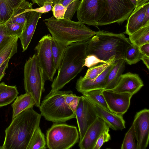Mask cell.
<instances>
[{
    "label": "cell",
    "mask_w": 149,
    "mask_h": 149,
    "mask_svg": "<svg viewBox=\"0 0 149 149\" xmlns=\"http://www.w3.org/2000/svg\"><path fill=\"white\" fill-rule=\"evenodd\" d=\"M142 55L139 47L132 43L126 51L124 59L129 65L134 64L141 60Z\"/></svg>",
    "instance_id": "cell-30"
},
{
    "label": "cell",
    "mask_w": 149,
    "mask_h": 149,
    "mask_svg": "<svg viewBox=\"0 0 149 149\" xmlns=\"http://www.w3.org/2000/svg\"><path fill=\"white\" fill-rule=\"evenodd\" d=\"M32 6L33 4L25 0L14 10L7 22H17L24 26L29 11L33 9Z\"/></svg>",
    "instance_id": "cell-25"
},
{
    "label": "cell",
    "mask_w": 149,
    "mask_h": 149,
    "mask_svg": "<svg viewBox=\"0 0 149 149\" xmlns=\"http://www.w3.org/2000/svg\"><path fill=\"white\" fill-rule=\"evenodd\" d=\"M6 35L7 37L19 38L23 30L24 25L17 23L6 22L5 23Z\"/></svg>",
    "instance_id": "cell-34"
},
{
    "label": "cell",
    "mask_w": 149,
    "mask_h": 149,
    "mask_svg": "<svg viewBox=\"0 0 149 149\" xmlns=\"http://www.w3.org/2000/svg\"><path fill=\"white\" fill-rule=\"evenodd\" d=\"M106 11L105 0H81L77 10V17L84 24L97 27Z\"/></svg>",
    "instance_id": "cell-8"
},
{
    "label": "cell",
    "mask_w": 149,
    "mask_h": 149,
    "mask_svg": "<svg viewBox=\"0 0 149 149\" xmlns=\"http://www.w3.org/2000/svg\"><path fill=\"white\" fill-rule=\"evenodd\" d=\"M90 102L94 108L97 116L101 119L109 128L115 130H122L125 128V122L122 115L115 114L94 102Z\"/></svg>",
    "instance_id": "cell-18"
},
{
    "label": "cell",
    "mask_w": 149,
    "mask_h": 149,
    "mask_svg": "<svg viewBox=\"0 0 149 149\" xmlns=\"http://www.w3.org/2000/svg\"><path fill=\"white\" fill-rule=\"evenodd\" d=\"M133 125L132 124L126 134L122 144L121 149H136L137 144Z\"/></svg>",
    "instance_id": "cell-32"
},
{
    "label": "cell",
    "mask_w": 149,
    "mask_h": 149,
    "mask_svg": "<svg viewBox=\"0 0 149 149\" xmlns=\"http://www.w3.org/2000/svg\"><path fill=\"white\" fill-rule=\"evenodd\" d=\"M35 102L31 95L27 93L17 96L12 104V119L26 109L33 107Z\"/></svg>",
    "instance_id": "cell-22"
},
{
    "label": "cell",
    "mask_w": 149,
    "mask_h": 149,
    "mask_svg": "<svg viewBox=\"0 0 149 149\" xmlns=\"http://www.w3.org/2000/svg\"><path fill=\"white\" fill-rule=\"evenodd\" d=\"M108 127L101 119L97 117L88 127L83 137L79 141V148L93 149L100 134Z\"/></svg>",
    "instance_id": "cell-14"
},
{
    "label": "cell",
    "mask_w": 149,
    "mask_h": 149,
    "mask_svg": "<svg viewBox=\"0 0 149 149\" xmlns=\"http://www.w3.org/2000/svg\"><path fill=\"white\" fill-rule=\"evenodd\" d=\"M107 11L102 20L98 26L116 23L122 24L127 20L135 8L130 0H105Z\"/></svg>",
    "instance_id": "cell-9"
},
{
    "label": "cell",
    "mask_w": 149,
    "mask_h": 149,
    "mask_svg": "<svg viewBox=\"0 0 149 149\" xmlns=\"http://www.w3.org/2000/svg\"><path fill=\"white\" fill-rule=\"evenodd\" d=\"M5 23L0 24V44L8 37L6 35Z\"/></svg>",
    "instance_id": "cell-43"
},
{
    "label": "cell",
    "mask_w": 149,
    "mask_h": 149,
    "mask_svg": "<svg viewBox=\"0 0 149 149\" xmlns=\"http://www.w3.org/2000/svg\"><path fill=\"white\" fill-rule=\"evenodd\" d=\"M136 140V149H145L149 140V110L145 109L137 112L132 124Z\"/></svg>",
    "instance_id": "cell-12"
},
{
    "label": "cell",
    "mask_w": 149,
    "mask_h": 149,
    "mask_svg": "<svg viewBox=\"0 0 149 149\" xmlns=\"http://www.w3.org/2000/svg\"><path fill=\"white\" fill-rule=\"evenodd\" d=\"M60 0H31L33 3H36L40 7H41L43 5L44 3L46 1H51L53 2V5L58 3Z\"/></svg>",
    "instance_id": "cell-42"
},
{
    "label": "cell",
    "mask_w": 149,
    "mask_h": 149,
    "mask_svg": "<svg viewBox=\"0 0 149 149\" xmlns=\"http://www.w3.org/2000/svg\"><path fill=\"white\" fill-rule=\"evenodd\" d=\"M126 61L124 59L116 61L108 75L103 90H110L117 85L125 70Z\"/></svg>",
    "instance_id": "cell-20"
},
{
    "label": "cell",
    "mask_w": 149,
    "mask_h": 149,
    "mask_svg": "<svg viewBox=\"0 0 149 149\" xmlns=\"http://www.w3.org/2000/svg\"><path fill=\"white\" fill-rule=\"evenodd\" d=\"M42 14L33 11H29L24 26L22 34L19 38L21 41L22 52L27 49Z\"/></svg>",
    "instance_id": "cell-17"
},
{
    "label": "cell",
    "mask_w": 149,
    "mask_h": 149,
    "mask_svg": "<svg viewBox=\"0 0 149 149\" xmlns=\"http://www.w3.org/2000/svg\"><path fill=\"white\" fill-rule=\"evenodd\" d=\"M103 95L111 112L123 115L127 111L132 96L125 93H118L111 90H103Z\"/></svg>",
    "instance_id": "cell-13"
},
{
    "label": "cell",
    "mask_w": 149,
    "mask_h": 149,
    "mask_svg": "<svg viewBox=\"0 0 149 149\" xmlns=\"http://www.w3.org/2000/svg\"><path fill=\"white\" fill-rule=\"evenodd\" d=\"M149 6L148 2L139 7L134 8L127 20L125 33L130 36L149 23L145 25L144 22L146 12Z\"/></svg>",
    "instance_id": "cell-19"
},
{
    "label": "cell",
    "mask_w": 149,
    "mask_h": 149,
    "mask_svg": "<svg viewBox=\"0 0 149 149\" xmlns=\"http://www.w3.org/2000/svg\"><path fill=\"white\" fill-rule=\"evenodd\" d=\"M116 61V60L113 59L107 63L97 65L89 68L84 77L90 79H95Z\"/></svg>",
    "instance_id": "cell-31"
},
{
    "label": "cell",
    "mask_w": 149,
    "mask_h": 149,
    "mask_svg": "<svg viewBox=\"0 0 149 149\" xmlns=\"http://www.w3.org/2000/svg\"><path fill=\"white\" fill-rule=\"evenodd\" d=\"M138 47L140 51L142 54L149 57V43Z\"/></svg>",
    "instance_id": "cell-41"
},
{
    "label": "cell",
    "mask_w": 149,
    "mask_h": 149,
    "mask_svg": "<svg viewBox=\"0 0 149 149\" xmlns=\"http://www.w3.org/2000/svg\"><path fill=\"white\" fill-rule=\"evenodd\" d=\"M52 37L49 34L44 36L35 48L40 64L43 70L46 80L53 81L56 70L52 55L51 43Z\"/></svg>",
    "instance_id": "cell-10"
},
{
    "label": "cell",
    "mask_w": 149,
    "mask_h": 149,
    "mask_svg": "<svg viewBox=\"0 0 149 149\" xmlns=\"http://www.w3.org/2000/svg\"><path fill=\"white\" fill-rule=\"evenodd\" d=\"M109 127L107 128L100 134L98 138L93 149H99L103 144L111 139V136L109 133Z\"/></svg>",
    "instance_id": "cell-36"
},
{
    "label": "cell",
    "mask_w": 149,
    "mask_h": 149,
    "mask_svg": "<svg viewBox=\"0 0 149 149\" xmlns=\"http://www.w3.org/2000/svg\"></svg>",
    "instance_id": "cell-46"
},
{
    "label": "cell",
    "mask_w": 149,
    "mask_h": 149,
    "mask_svg": "<svg viewBox=\"0 0 149 149\" xmlns=\"http://www.w3.org/2000/svg\"><path fill=\"white\" fill-rule=\"evenodd\" d=\"M135 6V8L139 7L145 3L149 2V0H130Z\"/></svg>",
    "instance_id": "cell-44"
},
{
    "label": "cell",
    "mask_w": 149,
    "mask_h": 149,
    "mask_svg": "<svg viewBox=\"0 0 149 149\" xmlns=\"http://www.w3.org/2000/svg\"><path fill=\"white\" fill-rule=\"evenodd\" d=\"M129 36L131 43L138 47L149 43V23Z\"/></svg>",
    "instance_id": "cell-27"
},
{
    "label": "cell",
    "mask_w": 149,
    "mask_h": 149,
    "mask_svg": "<svg viewBox=\"0 0 149 149\" xmlns=\"http://www.w3.org/2000/svg\"><path fill=\"white\" fill-rule=\"evenodd\" d=\"M53 3L51 1H46L41 7L35 9H32L30 11H33L42 13H46L52 10L53 7Z\"/></svg>",
    "instance_id": "cell-39"
},
{
    "label": "cell",
    "mask_w": 149,
    "mask_h": 149,
    "mask_svg": "<svg viewBox=\"0 0 149 149\" xmlns=\"http://www.w3.org/2000/svg\"><path fill=\"white\" fill-rule=\"evenodd\" d=\"M102 89H95L82 93L89 101L94 102L101 107L110 111L103 95Z\"/></svg>",
    "instance_id": "cell-28"
},
{
    "label": "cell",
    "mask_w": 149,
    "mask_h": 149,
    "mask_svg": "<svg viewBox=\"0 0 149 149\" xmlns=\"http://www.w3.org/2000/svg\"><path fill=\"white\" fill-rule=\"evenodd\" d=\"M68 46L58 43L52 37L51 48L54 67L56 70L61 65Z\"/></svg>",
    "instance_id": "cell-26"
},
{
    "label": "cell",
    "mask_w": 149,
    "mask_h": 149,
    "mask_svg": "<svg viewBox=\"0 0 149 149\" xmlns=\"http://www.w3.org/2000/svg\"><path fill=\"white\" fill-rule=\"evenodd\" d=\"M88 41L74 43L67 47L58 73L53 80L51 89L47 95L60 90L74 79L84 68Z\"/></svg>",
    "instance_id": "cell-3"
},
{
    "label": "cell",
    "mask_w": 149,
    "mask_h": 149,
    "mask_svg": "<svg viewBox=\"0 0 149 149\" xmlns=\"http://www.w3.org/2000/svg\"><path fill=\"white\" fill-rule=\"evenodd\" d=\"M19 94L15 86H10L4 82L0 83V107L12 102Z\"/></svg>",
    "instance_id": "cell-24"
},
{
    "label": "cell",
    "mask_w": 149,
    "mask_h": 149,
    "mask_svg": "<svg viewBox=\"0 0 149 149\" xmlns=\"http://www.w3.org/2000/svg\"><path fill=\"white\" fill-rule=\"evenodd\" d=\"M75 115L78 127L80 141L83 137L88 128L97 116L91 103L83 95L80 96Z\"/></svg>",
    "instance_id": "cell-11"
},
{
    "label": "cell",
    "mask_w": 149,
    "mask_h": 149,
    "mask_svg": "<svg viewBox=\"0 0 149 149\" xmlns=\"http://www.w3.org/2000/svg\"><path fill=\"white\" fill-rule=\"evenodd\" d=\"M109 62H106L100 60L95 55H88L87 56L85 60L84 65V66H86L89 68L100 63H107Z\"/></svg>",
    "instance_id": "cell-38"
},
{
    "label": "cell",
    "mask_w": 149,
    "mask_h": 149,
    "mask_svg": "<svg viewBox=\"0 0 149 149\" xmlns=\"http://www.w3.org/2000/svg\"><path fill=\"white\" fill-rule=\"evenodd\" d=\"M144 86L138 74L130 72L122 74L116 86L111 90L118 93H125L132 96Z\"/></svg>",
    "instance_id": "cell-15"
},
{
    "label": "cell",
    "mask_w": 149,
    "mask_h": 149,
    "mask_svg": "<svg viewBox=\"0 0 149 149\" xmlns=\"http://www.w3.org/2000/svg\"><path fill=\"white\" fill-rule=\"evenodd\" d=\"M10 59V58H8L0 65V81L5 75L6 70L8 67Z\"/></svg>",
    "instance_id": "cell-40"
},
{
    "label": "cell",
    "mask_w": 149,
    "mask_h": 149,
    "mask_svg": "<svg viewBox=\"0 0 149 149\" xmlns=\"http://www.w3.org/2000/svg\"><path fill=\"white\" fill-rule=\"evenodd\" d=\"M71 91L58 90L47 95L39 107L41 115L54 123H64L75 118V113L65 101V95Z\"/></svg>",
    "instance_id": "cell-5"
},
{
    "label": "cell",
    "mask_w": 149,
    "mask_h": 149,
    "mask_svg": "<svg viewBox=\"0 0 149 149\" xmlns=\"http://www.w3.org/2000/svg\"><path fill=\"white\" fill-rule=\"evenodd\" d=\"M131 44L123 33L99 31L88 40L86 54L107 62L113 58L124 59L126 51Z\"/></svg>",
    "instance_id": "cell-2"
},
{
    "label": "cell",
    "mask_w": 149,
    "mask_h": 149,
    "mask_svg": "<svg viewBox=\"0 0 149 149\" xmlns=\"http://www.w3.org/2000/svg\"><path fill=\"white\" fill-rule=\"evenodd\" d=\"M115 62L108 67L101 74L93 79L85 78L81 76L77 81L75 88L82 93L91 90L103 89L108 75Z\"/></svg>",
    "instance_id": "cell-16"
},
{
    "label": "cell",
    "mask_w": 149,
    "mask_h": 149,
    "mask_svg": "<svg viewBox=\"0 0 149 149\" xmlns=\"http://www.w3.org/2000/svg\"><path fill=\"white\" fill-rule=\"evenodd\" d=\"M76 127L62 123H54L46 132V142L50 149H68L79 140Z\"/></svg>",
    "instance_id": "cell-7"
},
{
    "label": "cell",
    "mask_w": 149,
    "mask_h": 149,
    "mask_svg": "<svg viewBox=\"0 0 149 149\" xmlns=\"http://www.w3.org/2000/svg\"><path fill=\"white\" fill-rule=\"evenodd\" d=\"M41 116L32 107L12 119L5 131L4 140L0 149H26L34 132L39 127Z\"/></svg>",
    "instance_id": "cell-1"
},
{
    "label": "cell",
    "mask_w": 149,
    "mask_h": 149,
    "mask_svg": "<svg viewBox=\"0 0 149 149\" xmlns=\"http://www.w3.org/2000/svg\"><path fill=\"white\" fill-rule=\"evenodd\" d=\"M18 38L17 37H7L0 44V65L17 52Z\"/></svg>",
    "instance_id": "cell-21"
},
{
    "label": "cell",
    "mask_w": 149,
    "mask_h": 149,
    "mask_svg": "<svg viewBox=\"0 0 149 149\" xmlns=\"http://www.w3.org/2000/svg\"><path fill=\"white\" fill-rule=\"evenodd\" d=\"M25 0H0V24L9 19L14 10Z\"/></svg>",
    "instance_id": "cell-23"
},
{
    "label": "cell",
    "mask_w": 149,
    "mask_h": 149,
    "mask_svg": "<svg viewBox=\"0 0 149 149\" xmlns=\"http://www.w3.org/2000/svg\"><path fill=\"white\" fill-rule=\"evenodd\" d=\"M46 145L45 135L39 127L34 132L26 149H45Z\"/></svg>",
    "instance_id": "cell-29"
},
{
    "label": "cell",
    "mask_w": 149,
    "mask_h": 149,
    "mask_svg": "<svg viewBox=\"0 0 149 149\" xmlns=\"http://www.w3.org/2000/svg\"><path fill=\"white\" fill-rule=\"evenodd\" d=\"M65 101L66 104L75 113L80 97L73 94L72 91L65 95Z\"/></svg>",
    "instance_id": "cell-35"
},
{
    "label": "cell",
    "mask_w": 149,
    "mask_h": 149,
    "mask_svg": "<svg viewBox=\"0 0 149 149\" xmlns=\"http://www.w3.org/2000/svg\"><path fill=\"white\" fill-rule=\"evenodd\" d=\"M67 8L59 3L55 4L52 10L53 16L57 19L64 18Z\"/></svg>",
    "instance_id": "cell-37"
},
{
    "label": "cell",
    "mask_w": 149,
    "mask_h": 149,
    "mask_svg": "<svg viewBox=\"0 0 149 149\" xmlns=\"http://www.w3.org/2000/svg\"><path fill=\"white\" fill-rule=\"evenodd\" d=\"M24 73V87L26 93L31 95L35 102V106L39 108L42 94L45 91V83L46 80L36 54L26 61Z\"/></svg>",
    "instance_id": "cell-6"
},
{
    "label": "cell",
    "mask_w": 149,
    "mask_h": 149,
    "mask_svg": "<svg viewBox=\"0 0 149 149\" xmlns=\"http://www.w3.org/2000/svg\"><path fill=\"white\" fill-rule=\"evenodd\" d=\"M79 0H60L58 3L67 7L64 18L71 19L78 8Z\"/></svg>",
    "instance_id": "cell-33"
},
{
    "label": "cell",
    "mask_w": 149,
    "mask_h": 149,
    "mask_svg": "<svg viewBox=\"0 0 149 149\" xmlns=\"http://www.w3.org/2000/svg\"><path fill=\"white\" fill-rule=\"evenodd\" d=\"M141 60H142L143 63L146 65L148 69H149V57L142 54Z\"/></svg>",
    "instance_id": "cell-45"
},
{
    "label": "cell",
    "mask_w": 149,
    "mask_h": 149,
    "mask_svg": "<svg viewBox=\"0 0 149 149\" xmlns=\"http://www.w3.org/2000/svg\"><path fill=\"white\" fill-rule=\"evenodd\" d=\"M52 37L66 46L75 42L89 40L97 31H93L79 21L64 18L57 19L53 16L43 20Z\"/></svg>",
    "instance_id": "cell-4"
}]
</instances>
